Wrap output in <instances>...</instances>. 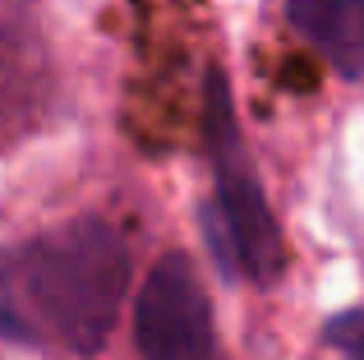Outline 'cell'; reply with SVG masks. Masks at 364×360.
Masks as SVG:
<instances>
[{
	"mask_svg": "<svg viewBox=\"0 0 364 360\" xmlns=\"http://www.w3.org/2000/svg\"><path fill=\"white\" fill-rule=\"evenodd\" d=\"M129 287L124 235L79 217L0 250V337L92 356L111 337Z\"/></svg>",
	"mask_w": 364,
	"mask_h": 360,
	"instance_id": "obj_1",
	"label": "cell"
},
{
	"mask_svg": "<svg viewBox=\"0 0 364 360\" xmlns=\"http://www.w3.org/2000/svg\"><path fill=\"white\" fill-rule=\"evenodd\" d=\"M208 153H213V176H217V208H203L208 245L217 250L226 272H245L258 287H272L286 272V240L277 226L272 208L258 185V166L249 157V144L235 125L231 92L222 74H208Z\"/></svg>",
	"mask_w": 364,
	"mask_h": 360,
	"instance_id": "obj_2",
	"label": "cell"
},
{
	"mask_svg": "<svg viewBox=\"0 0 364 360\" xmlns=\"http://www.w3.org/2000/svg\"><path fill=\"white\" fill-rule=\"evenodd\" d=\"M134 342L143 360H217V328L203 277L185 254H166L143 277L134 305Z\"/></svg>",
	"mask_w": 364,
	"mask_h": 360,
	"instance_id": "obj_3",
	"label": "cell"
},
{
	"mask_svg": "<svg viewBox=\"0 0 364 360\" xmlns=\"http://www.w3.org/2000/svg\"><path fill=\"white\" fill-rule=\"evenodd\" d=\"M286 18L341 79H364V0H286Z\"/></svg>",
	"mask_w": 364,
	"mask_h": 360,
	"instance_id": "obj_4",
	"label": "cell"
},
{
	"mask_svg": "<svg viewBox=\"0 0 364 360\" xmlns=\"http://www.w3.org/2000/svg\"><path fill=\"white\" fill-rule=\"evenodd\" d=\"M323 342H328L332 351H341L346 360H364V309H346V314L328 319Z\"/></svg>",
	"mask_w": 364,
	"mask_h": 360,
	"instance_id": "obj_5",
	"label": "cell"
}]
</instances>
